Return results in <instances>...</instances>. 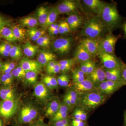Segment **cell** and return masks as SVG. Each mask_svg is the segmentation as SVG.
<instances>
[{
	"label": "cell",
	"instance_id": "1",
	"mask_svg": "<svg viewBox=\"0 0 126 126\" xmlns=\"http://www.w3.org/2000/svg\"><path fill=\"white\" fill-rule=\"evenodd\" d=\"M99 16L101 20L110 31L117 29L121 24L122 18L115 3H106Z\"/></svg>",
	"mask_w": 126,
	"mask_h": 126
},
{
	"label": "cell",
	"instance_id": "2",
	"mask_svg": "<svg viewBox=\"0 0 126 126\" xmlns=\"http://www.w3.org/2000/svg\"><path fill=\"white\" fill-rule=\"evenodd\" d=\"M107 96L97 91L80 94L78 107L87 111H93L104 103Z\"/></svg>",
	"mask_w": 126,
	"mask_h": 126
},
{
	"label": "cell",
	"instance_id": "3",
	"mask_svg": "<svg viewBox=\"0 0 126 126\" xmlns=\"http://www.w3.org/2000/svg\"><path fill=\"white\" fill-rule=\"evenodd\" d=\"M106 28L99 17H93L85 22L79 35L95 39L102 35Z\"/></svg>",
	"mask_w": 126,
	"mask_h": 126
},
{
	"label": "cell",
	"instance_id": "4",
	"mask_svg": "<svg viewBox=\"0 0 126 126\" xmlns=\"http://www.w3.org/2000/svg\"><path fill=\"white\" fill-rule=\"evenodd\" d=\"M39 110L35 105L32 103L23 104L19 110L16 118L17 124L29 125L38 119Z\"/></svg>",
	"mask_w": 126,
	"mask_h": 126
},
{
	"label": "cell",
	"instance_id": "5",
	"mask_svg": "<svg viewBox=\"0 0 126 126\" xmlns=\"http://www.w3.org/2000/svg\"><path fill=\"white\" fill-rule=\"evenodd\" d=\"M20 102L17 99L0 101V117L7 123L19 110Z\"/></svg>",
	"mask_w": 126,
	"mask_h": 126
},
{
	"label": "cell",
	"instance_id": "6",
	"mask_svg": "<svg viewBox=\"0 0 126 126\" xmlns=\"http://www.w3.org/2000/svg\"><path fill=\"white\" fill-rule=\"evenodd\" d=\"M120 37V35H115L111 33L108 35L99 43L97 54L104 52L114 55L115 46Z\"/></svg>",
	"mask_w": 126,
	"mask_h": 126
},
{
	"label": "cell",
	"instance_id": "7",
	"mask_svg": "<svg viewBox=\"0 0 126 126\" xmlns=\"http://www.w3.org/2000/svg\"><path fill=\"white\" fill-rule=\"evenodd\" d=\"M98 54L102 64L106 69H121L122 61L115 55L104 52L99 53Z\"/></svg>",
	"mask_w": 126,
	"mask_h": 126
},
{
	"label": "cell",
	"instance_id": "8",
	"mask_svg": "<svg viewBox=\"0 0 126 126\" xmlns=\"http://www.w3.org/2000/svg\"><path fill=\"white\" fill-rule=\"evenodd\" d=\"M50 90L43 82H40L34 86L33 95L40 101L46 104L52 99Z\"/></svg>",
	"mask_w": 126,
	"mask_h": 126
},
{
	"label": "cell",
	"instance_id": "9",
	"mask_svg": "<svg viewBox=\"0 0 126 126\" xmlns=\"http://www.w3.org/2000/svg\"><path fill=\"white\" fill-rule=\"evenodd\" d=\"M124 85L120 82L106 80L99 84L97 90L101 94L107 96L112 94Z\"/></svg>",
	"mask_w": 126,
	"mask_h": 126
},
{
	"label": "cell",
	"instance_id": "10",
	"mask_svg": "<svg viewBox=\"0 0 126 126\" xmlns=\"http://www.w3.org/2000/svg\"><path fill=\"white\" fill-rule=\"evenodd\" d=\"M72 40L69 38H62L55 40L52 44L54 50L58 53L64 54L70 51Z\"/></svg>",
	"mask_w": 126,
	"mask_h": 126
},
{
	"label": "cell",
	"instance_id": "11",
	"mask_svg": "<svg viewBox=\"0 0 126 126\" xmlns=\"http://www.w3.org/2000/svg\"><path fill=\"white\" fill-rule=\"evenodd\" d=\"M87 77L96 88L106 80L105 70L101 67H96V68Z\"/></svg>",
	"mask_w": 126,
	"mask_h": 126
},
{
	"label": "cell",
	"instance_id": "12",
	"mask_svg": "<svg viewBox=\"0 0 126 126\" xmlns=\"http://www.w3.org/2000/svg\"><path fill=\"white\" fill-rule=\"evenodd\" d=\"M19 65L26 72H35L38 74L41 71L43 67L38 61L27 58L22 59Z\"/></svg>",
	"mask_w": 126,
	"mask_h": 126
},
{
	"label": "cell",
	"instance_id": "13",
	"mask_svg": "<svg viewBox=\"0 0 126 126\" xmlns=\"http://www.w3.org/2000/svg\"><path fill=\"white\" fill-rule=\"evenodd\" d=\"M59 15L68 14L76 10L77 8V4L73 0H64L54 7Z\"/></svg>",
	"mask_w": 126,
	"mask_h": 126
},
{
	"label": "cell",
	"instance_id": "14",
	"mask_svg": "<svg viewBox=\"0 0 126 126\" xmlns=\"http://www.w3.org/2000/svg\"><path fill=\"white\" fill-rule=\"evenodd\" d=\"M73 88L80 94L97 91L96 88L87 78L80 82L74 84Z\"/></svg>",
	"mask_w": 126,
	"mask_h": 126
},
{
	"label": "cell",
	"instance_id": "15",
	"mask_svg": "<svg viewBox=\"0 0 126 126\" xmlns=\"http://www.w3.org/2000/svg\"><path fill=\"white\" fill-rule=\"evenodd\" d=\"M61 104L60 100L56 98L50 100L47 103L45 116L46 117L52 118L58 111Z\"/></svg>",
	"mask_w": 126,
	"mask_h": 126
},
{
	"label": "cell",
	"instance_id": "16",
	"mask_svg": "<svg viewBox=\"0 0 126 126\" xmlns=\"http://www.w3.org/2000/svg\"><path fill=\"white\" fill-rule=\"evenodd\" d=\"M80 44L92 56L97 54L99 43L94 39L89 38L84 39L81 41Z\"/></svg>",
	"mask_w": 126,
	"mask_h": 126
},
{
	"label": "cell",
	"instance_id": "17",
	"mask_svg": "<svg viewBox=\"0 0 126 126\" xmlns=\"http://www.w3.org/2000/svg\"><path fill=\"white\" fill-rule=\"evenodd\" d=\"M92 57V56L79 44L76 49L73 59L75 63H81L91 60Z\"/></svg>",
	"mask_w": 126,
	"mask_h": 126
},
{
	"label": "cell",
	"instance_id": "18",
	"mask_svg": "<svg viewBox=\"0 0 126 126\" xmlns=\"http://www.w3.org/2000/svg\"><path fill=\"white\" fill-rule=\"evenodd\" d=\"M16 97L15 90L12 86H2L0 87V98L1 101L11 100Z\"/></svg>",
	"mask_w": 126,
	"mask_h": 126
},
{
	"label": "cell",
	"instance_id": "19",
	"mask_svg": "<svg viewBox=\"0 0 126 126\" xmlns=\"http://www.w3.org/2000/svg\"><path fill=\"white\" fill-rule=\"evenodd\" d=\"M83 2L95 14L100 15L106 3L99 0H83Z\"/></svg>",
	"mask_w": 126,
	"mask_h": 126
},
{
	"label": "cell",
	"instance_id": "20",
	"mask_svg": "<svg viewBox=\"0 0 126 126\" xmlns=\"http://www.w3.org/2000/svg\"><path fill=\"white\" fill-rule=\"evenodd\" d=\"M66 21L72 31L76 30L82 23L83 18L78 14H72L66 18Z\"/></svg>",
	"mask_w": 126,
	"mask_h": 126
},
{
	"label": "cell",
	"instance_id": "21",
	"mask_svg": "<svg viewBox=\"0 0 126 126\" xmlns=\"http://www.w3.org/2000/svg\"><path fill=\"white\" fill-rule=\"evenodd\" d=\"M56 56L54 54L47 51H41L37 58V61L43 66H46L50 61H55Z\"/></svg>",
	"mask_w": 126,
	"mask_h": 126
},
{
	"label": "cell",
	"instance_id": "22",
	"mask_svg": "<svg viewBox=\"0 0 126 126\" xmlns=\"http://www.w3.org/2000/svg\"><path fill=\"white\" fill-rule=\"evenodd\" d=\"M106 80L120 82L124 84L121 77V69H106Z\"/></svg>",
	"mask_w": 126,
	"mask_h": 126
},
{
	"label": "cell",
	"instance_id": "23",
	"mask_svg": "<svg viewBox=\"0 0 126 126\" xmlns=\"http://www.w3.org/2000/svg\"><path fill=\"white\" fill-rule=\"evenodd\" d=\"M69 99L74 108L79 107L80 100V94L73 87L68 89L65 94Z\"/></svg>",
	"mask_w": 126,
	"mask_h": 126
},
{
	"label": "cell",
	"instance_id": "24",
	"mask_svg": "<svg viewBox=\"0 0 126 126\" xmlns=\"http://www.w3.org/2000/svg\"><path fill=\"white\" fill-rule=\"evenodd\" d=\"M21 26L34 28L38 25L39 22L37 18L32 16H27L21 18L19 21Z\"/></svg>",
	"mask_w": 126,
	"mask_h": 126
},
{
	"label": "cell",
	"instance_id": "25",
	"mask_svg": "<svg viewBox=\"0 0 126 126\" xmlns=\"http://www.w3.org/2000/svg\"><path fill=\"white\" fill-rule=\"evenodd\" d=\"M38 47L27 42L23 46V52L27 57H33L38 51Z\"/></svg>",
	"mask_w": 126,
	"mask_h": 126
},
{
	"label": "cell",
	"instance_id": "26",
	"mask_svg": "<svg viewBox=\"0 0 126 126\" xmlns=\"http://www.w3.org/2000/svg\"><path fill=\"white\" fill-rule=\"evenodd\" d=\"M0 33L1 37H3L7 42L12 43L16 41L11 28L7 26L3 27L0 30Z\"/></svg>",
	"mask_w": 126,
	"mask_h": 126
},
{
	"label": "cell",
	"instance_id": "27",
	"mask_svg": "<svg viewBox=\"0 0 126 126\" xmlns=\"http://www.w3.org/2000/svg\"><path fill=\"white\" fill-rule=\"evenodd\" d=\"M48 12V8L45 6H41L37 10V19L39 23L43 27L47 20Z\"/></svg>",
	"mask_w": 126,
	"mask_h": 126
},
{
	"label": "cell",
	"instance_id": "28",
	"mask_svg": "<svg viewBox=\"0 0 126 126\" xmlns=\"http://www.w3.org/2000/svg\"><path fill=\"white\" fill-rule=\"evenodd\" d=\"M27 33L30 38L33 41H35L44 35L45 31L44 30L34 27L29 28Z\"/></svg>",
	"mask_w": 126,
	"mask_h": 126
},
{
	"label": "cell",
	"instance_id": "29",
	"mask_svg": "<svg viewBox=\"0 0 126 126\" xmlns=\"http://www.w3.org/2000/svg\"><path fill=\"white\" fill-rule=\"evenodd\" d=\"M11 28L16 40L22 41L25 38L27 32L25 29L16 25L13 26Z\"/></svg>",
	"mask_w": 126,
	"mask_h": 126
},
{
	"label": "cell",
	"instance_id": "30",
	"mask_svg": "<svg viewBox=\"0 0 126 126\" xmlns=\"http://www.w3.org/2000/svg\"><path fill=\"white\" fill-rule=\"evenodd\" d=\"M23 55L22 48L19 45H12L9 52V56L14 60H19Z\"/></svg>",
	"mask_w": 126,
	"mask_h": 126
},
{
	"label": "cell",
	"instance_id": "31",
	"mask_svg": "<svg viewBox=\"0 0 126 126\" xmlns=\"http://www.w3.org/2000/svg\"><path fill=\"white\" fill-rule=\"evenodd\" d=\"M59 15L58 13L54 7L52 8L49 10L47 20L44 26V28L47 29L50 25L54 23Z\"/></svg>",
	"mask_w": 126,
	"mask_h": 126
},
{
	"label": "cell",
	"instance_id": "32",
	"mask_svg": "<svg viewBox=\"0 0 126 126\" xmlns=\"http://www.w3.org/2000/svg\"><path fill=\"white\" fill-rule=\"evenodd\" d=\"M75 63L73 59L61 60L59 62L60 65V72L63 73L68 72L71 69Z\"/></svg>",
	"mask_w": 126,
	"mask_h": 126
},
{
	"label": "cell",
	"instance_id": "33",
	"mask_svg": "<svg viewBox=\"0 0 126 126\" xmlns=\"http://www.w3.org/2000/svg\"><path fill=\"white\" fill-rule=\"evenodd\" d=\"M14 77L12 73L1 74L0 77V84L2 86H12Z\"/></svg>",
	"mask_w": 126,
	"mask_h": 126
},
{
	"label": "cell",
	"instance_id": "34",
	"mask_svg": "<svg viewBox=\"0 0 126 126\" xmlns=\"http://www.w3.org/2000/svg\"><path fill=\"white\" fill-rule=\"evenodd\" d=\"M38 73L35 72H26L25 76L26 82L30 86L36 85L38 81Z\"/></svg>",
	"mask_w": 126,
	"mask_h": 126
},
{
	"label": "cell",
	"instance_id": "35",
	"mask_svg": "<svg viewBox=\"0 0 126 126\" xmlns=\"http://www.w3.org/2000/svg\"><path fill=\"white\" fill-rule=\"evenodd\" d=\"M73 81L74 83H77L83 81L85 79V74L79 68H76L73 71Z\"/></svg>",
	"mask_w": 126,
	"mask_h": 126
},
{
	"label": "cell",
	"instance_id": "36",
	"mask_svg": "<svg viewBox=\"0 0 126 126\" xmlns=\"http://www.w3.org/2000/svg\"><path fill=\"white\" fill-rule=\"evenodd\" d=\"M87 112L86 110L78 107L75 109L73 113L74 118H77L86 122L87 119Z\"/></svg>",
	"mask_w": 126,
	"mask_h": 126
},
{
	"label": "cell",
	"instance_id": "37",
	"mask_svg": "<svg viewBox=\"0 0 126 126\" xmlns=\"http://www.w3.org/2000/svg\"><path fill=\"white\" fill-rule=\"evenodd\" d=\"M13 45L6 41H4L0 44V55L7 57L9 56V52Z\"/></svg>",
	"mask_w": 126,
	"mask_h": 126
},
{
	"label": "cell",
	"instance_id": "38",
	"mask_svg": "<svg viewBox=\"0 0 126 126\" xmlns=\"http://www.w3.org/2000/svg\"><path fill=\"white\" fill-rule=\"evenodd\" d=\"M16 63L12 61H6L3 63L1 68V74L11 73L15 68Z\"/></svg>",
	"mask_w": 126,
	"mask_h": 126
},
{
	"label": "cell",
	"instance_id": "39",
	"mask_svg": "<svg viewBox=\"0 0 126 126\" xmlns=\"http://www.w3.org/2000/svg\"><path fill=\"white\" fill-rule=\"evenodd\" d=\"M37 44L41 47H48L50 44L49 37L46 35H43L36 41Z\"/></svg>",
	"mask_w": 126,
	"mask_h": 126
},
{
	"label": "cell",
	"instance_id": "40",
	"mask_svg": "<svg viewBox=\"0 0 126 126\" xmlns=\"http://www.w3.org/2000/svg\"><path fill=\"white\" fill-rule=\"evenodd\" d=\"M50 126H71V122L68 118L49 124Z\"/></svg>",
	"mask_w": 126,
	"mask_h": 126
},
{
	"label": "cell",
	"instance_id": "41",
	"mask_svg": "<svg viewBox=\"0 0 126 126\" xmlns=\"http://www.w3.org/2000/svg\"><path fill=\"white\" fill-rule=\"evenodd\" d=\"M44 78L49 82L53 88L54 89L58 88L59 86L58 84L57 79L55 77L51 75H47L44 77Z\"/></svg>",
	"mask_w": 126,
	"mask_h": 126
},
{
	"label": "cell",
	"instance_id": "42",
	"mask_svg": "<svg viewBox=\"0 0 126 126\" xmlns=\"http://www.w3.org/2000/svg\"><path fill=\"white\" fill-rule=\"evenodd\" d=\"M11 21L0 15V30L3 27L8 26L10 24Z\"/></svg>",
	"mask_w": 126,
	"mask_h": 126
},
{
	"label": "cell",
	"instance_id": "43",
	"mask_svg": "<svg viewBox=\"0 0 126 126\" xmlns=\"http://www.w3.org/2000/svg\"><path fill=\"white\" fill-rule=\"evenodd\" d=\"M70 122L71 126H87L86 122L77 118H73Z\"/></svg>",
	"mask_w": 126,
	"mask_h": 126
},
{
	"label": "cell",
	"instance_id": "44",
	"mask_svg": "<svg viewBox=\"0 0 126 126\" xmlns=\"http://www.w3.org/2000/svg\"><path fill=\"white\" fill-rule=\"evenodd\" d=\"M60 72V65L59 62H57L54 67L49 70H46V72L49 74H55L58 73Z\"/></svg>",
	"mask_w": 126,
	"mask_h": 126
},
{
	"label": "cell",
	"instance_id": "45",
	"mask_svg": "<svg viewBox=\"0 0 126 126\" xmlns=\"http://www.w3.org/2000/svg\"><path fill=\"white\" fill-rule=\"evenodd\" d=\"M121 71L122 79L124 85H126V64L123 61L122 63Z\"/></svg>",
	"mask_w": 126,
	"mask_h": 126
},
{
	"label": "cell",
	"instance_id": "46",
	"mask_svg": "<svg viewBox=\"0 0 126 126\" xmlns=\"http://www.w3.org/2000/svg\"><path fill=\"white\" fill-rule=\"evenodd\" d=\"M96 64L94 62L90 60L88 61L87 77L89 75L91 74L96 68Z\"/></svg>",
	"mask_w": 126,
	"mask_h": 126
},
{
	"label": "cell",
	"instance_id": "47",
	"mask_svg": "<svg viewBox=\"0 0 126 126\" xmlns=\"http://www.w3.org/2000/svg\"><path fill=\"white\" fill-rule=\"evenodd\" d=\"M28 126H50L44 122L43 119H39L29 124Z\"/></svg>",
	"mask_w": 126,
	"mask_h": 126
},
{
	"label": "cell",
	"instance_id": "48",
	"mask_svg": "<svg viewBox=\"0 0 126 126\" xmlns=\"http://www.w3.org/2000/svg\"><path fill=\"white\" fill-rule=\"evenodd\" d=\"M64 104L66 105V106H67L70 109V110H72L74 108L72 106V103H71V102L69 99L67 97V96L65 94L63 98V102Z\"/></svg>",
	"mask_w": 126,
	"mask_h": 126
},
{
	"label": "cell",
	"instance_id": "49",
	"mask_svg": "<svg viewBox=\"0 0 126 126\" xmlns=\"http://www.w3.org/2000/svg\"><path fill=\"white\" fill-rule=\"evenodd\" d=\"M88 61L80 63V67L79 68L81 71L83 72L86 76L87 75Z\"/></svg>",
	"mask_w": 126,
	"mask_h": 126
},
{
	"label": "cell",
	"instance_id": "50",
	"mask_svg": "<svg viewBox=\"0 0 126 126\" xmlns=\"http://www.w3.org/2000/svg\"><path fill=\"white\" fill-rule=\"evenodd\" d=\"M11 73L14 78H16L18 79L25 78L24 77H23L22 75L20 74L19 72H18L16 68L12 70Z\"/></svg>",
	"mask_w": 126,
	"mask_h": 126
},
{
	"label": "cell",
	"instance_id": "51",
	"mask_svg": "<svg viewBox=\"0 0 126 126\" xmlns=\"http://www.w3.org/2000/svg\"><path fill=\"white\" fill-rule=\"evenodd\" d=\"M69 81H70V79H69V77L67 75L64 74L62 87H67L68 86L69 84Z\"/></svg>",
	"mask_w": 126,
	"mask_h": 126
},
{
	"label": "cell",
	"instance_id": "52",
	"mask_svg": "<svg viewBox=\"0 0 126 126\" xmlns=\"http://www.w3.org/2000/svg\"><path fill=\"white\" fill-rule=\"evenodd\" d=\"M65 22V21H62L59 24V33L60 34H65L64 31V26Z\"/></svg>",
	"mask_w": 126,
	"mask_h": 126
},
{
	"label": "cell",
	"instance_id": "53",
	"mask_svg": "<svg viewBox=\"0 0 126 126\" xmlns=\"http://www.w3.org/2000/svg\"><path fill=\"white\" fill-rule=\"evenodd\" d=\"M57 62L58 61H50L49 63H47V64L45 66L46 68V70H49L50 69L52 68L56 64Z\"/></svg>",
	"mask_w": 126,
	"mask_h": 126
},
{
	"label": "cell",
	"instance_id": "54",
	"mask_svg": "<svg viewBox=\"0 0 126 126\" xmlns=\"http://www.w3.org/2000/svg\"><path fill=\"white\" fill-rule=\"evenodd\" d=\"M64 74L61 75L60 76L58 77L57 79V81H58V84L59 86L62 87L63 85V80L64 77Z\"/></svg>",
	"mask_w": 126,
	"mask_h": 126
},
{
	"label": "cell",
	"instance_id": "55",
	"mask_svg": "<svg viewBox=\"0 0 126 126\" xmlns=\"http://www.w3.org/2000/svg\"><path fill=\"white\" fill-rule=\"evenodd\" d=\"M16 69L17 70L18 72H19L20 74L22 75L25 78V76L26 73V72L24 70V69L21 67L20 66H18L16 68Z\"/></svg>",
	"mask_w": 126,
	"mask_h": 126
},
{
	"label": "cell",
	"instance_id": "56",
	"mask_svg": "<svg viewBox=\"0 0 126 126\" xmlns=\"http://www.w3.org/2000/svg\"><path fill=\"white\" fill-rule=\"evenodd\" d=\"M59 24H56V25H55V27L54 29L52 32L50 33L51 34L53 35H57V34L59 33Z\"/></svg>",
	"mask_w": 126,
	"mask_h": 126
},
{
	"label": "cell",
	"instance_id": "57",
	"mask_svg": "<svg viewBox=\"0 0 126 126\" xmlns=\"http://www.w3.org/2000/svg\"><path fill=\"white\" fill-rule=\"evenodd\" d=\"M70 30H70V27H69V25L68 24L67 22L65 21L64 26V31L65 34L68 33H69Z\"/></svg>",
	"mask_w": 126,
	"mask_h": 126
},
{
	"label": "cell",
	"instance_id": "58",
	"mask_svg": "<svg viewBox=\"0 0 126 126\" xmlns=\"http://www.w3.org/2000/svg\"><path fill=\"white\" fill-rule=\"evenodd\" d=\"M122 27L124 32V38L126 39V21L123 24Z\"/></svg>",
	"mask_w": 126,
	"mask_h": 126
},
{
	"label": "cell",
	"instance_id": "59",
	"mask_svg": "<svg viewBox=\"0 0 126 126\" xmlns=\"http://www.w3.org/2000/svg\"><path fill=\"white\" fill-rule=\"evenodd\" d=\"M56 24V23H54V24H52L50 25L48 27V30L49 33L53 31V30L54 29Z\"/></svg>",
	"mask_w": 126,
	"mask_h": 126
},
{
	"label": "cell",
	"instance_id": "60",
	"mask_svg": "<svg viewBox=\"0 0 126 126\" xmlns=\"http://www.w3.org/2000/svg\"><path fill=\"white\" fill-rule=\"evenodd\" d=\"M5 123L4 120L0 117V126H5Z\"/></svg>",
	"mask_w": 126,
	"mask_h": 126
},
{
	"label": "cell",
	"instance_id": "61",
	"mask_svg": "<svg viewBox=\"0 0 126 126\" xmlns=\"http://www.w3.org/2000/svg\"><path fill=\"white\" fill-rule=\"evenodd\" d=\"M2 64H3V63H2L1 60L0 59V73L1 72V68L2 67Z\"/></svg>",
	"mask_w": 126,
	"mask_h": 126
},
{
	"label": "cell",
	"instance_id": "62",
	"mask_svg": "<svg viewBox=\"0 0 126 126\" xmlns=\"http://www.w3.org/2000/svg\"><path fill=\"white\" fill-rule=\"evenodd\" d=\"M124 126H126V111L124 114Z\"/></svg>",
	"mask_w": 126,
	"mask_h": 126
},
{
	"label": "cell",
	"instance_id": "63",
	"mask_svg": "<svg viewBox=\"0 0 126 126\" xmlns=\"http://www.w3.org/2000/svg\"><path fill=\"white\" fill-rule=\"evenodd\" d=\"M14 126H24V125H19V124H16V125H15Z\"/></svg>",
	"mask_w": 126,
	"mask_h": 126
},
{
	"label": "cell",
	"instance_id": "64",
	"mask_svg": "<svg viewBox=\"0 0 126 126\" xmlns=\"http://www.w3.org/2000/svg\"><path fill=\"white\" fill-rule=\"evenodd\" d=\"M1 37V35L0 33V38Z\"/></svg>",
	"mask_w": 126,
	"mask_h": 126
}]
</instances>
